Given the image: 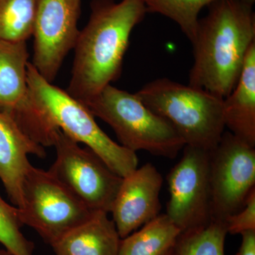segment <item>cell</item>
Here are the masks:
<instances>
[{
	"label": "cell",
	"mask_w": 255,
	"mask_h": 255,
	"mask_svg": "<svg viewBox=\"0 0 255 255\" xmlns=\"http://www.w3.org/2000/svg\"><path fill=\"white\" fill-rule=\"evenodd\" d=\"M255 0H217L199 20L191 42L194 63L190 86L221 99L228 97L241 76L247 54L255 43Z\"/></svg>",
	"instance_id": "obj_1"
},
{
	"label": "cell",
	"mask_w": 255,
	"mask_h": 255,
	"mask_svg": "<svg viewBox=\"0 0 255 255\" xmlns=\"http://www.w3.org/2000/svg\"><path fill=\"white\" fill-rule=\"evenodd\" d=\"M85 27L75 43L66 92L80 102L92 98L122 75L133 28L147 14L143 0H94Z\"/></svg>",
	"instance_id": "obj_2"
},
{
	"label": "cell",
	"mask_w": 255,
	"mask_h": 255,
	"mask_svg": "<svg viewBox=\"0 0 255 255\" xmlns=\"http://www.w3.org/2000/svg\"><path fill=\"white\" fill-rule=\"evenodd\" d=\"M135 95L173 126L186 145L211 150L225 132L223 99L202 89L163 78L146 84Z\"/></svg>",
	"instance_id": "obj_3"
},
{
	"label": "cell",
	"mask_w": 255,
	"mask_h": 255,
	"mask_svg": "<svg viewBox=\"0 0 255 255\" xmlns=\"http://www.w3.org/2000/svg\"><path fill=\"white\" fill-rule=\"evenodd\" d=\"M82 103L94 117L108 124L120 145L128 150L173 159L186 145L173 126L146 107L135 94L109 85Z\"/></svg>",
	"instance_id": "obj_4"
},
{
	"label": "cell",
	"mask_w": 255,
	"mask_h": 255,
	"mask_svg": "<svg viewBox=\"0 0 255 255\" xmlns=\"http://www.w3.org/2000/svg\"><path fill=\"white\" fill-rule=\"evenodd\" d=\"M27 78L32 99L54 127L75 141L85 144L121 177L137 168L136 152L114 141L82 102L45 80L30 62Z\"/></svg>",
	"instance_id": "obj_5"
},
{
	"label": "cell",
	"mask_w": 255,
	"mask_h": 255,
	"mask_svg": "<svg viewBox=\"0 0 255 255\" xmlns=\"http://www.w3.org/2000/svg\"><path fill=\"white\" fill-rule=\"evenodd\" d=\"M22 206L18 209L21 224L31 228L51 246L93 215L50 173L31 166L25 177Z\"/></svg>",
	"instance_id": "obj_6"
},
{
	"label": "cell",
	"mask_w": 255,
	"mask_h": 255,
	"mask_svg": "<svg viewBox=\"0 0 255 255\" xmlns=\"http://www.w3.org/2000/svg\"><path fill=\"white\" fill-rule=\"evenodd\" d=\"M56 157L48 169L79 201L93 212L110 214L123 177L89 147H81L58 129Z\"/></svg>",
	"instance_id": "obj_7"
},
{
	"label": "cell",
	"mask_w": 255,
	"mask_h": 255,
	"mask_svg": "<svg viewBox=\"0 0 255 255\" xmlns=\"http://www.w3.org/2000/svg\"><path fill=\"white\" fill-rule=\"evenodd\" d=\"M255 147L225 130L209 151L212 220L224 222L244 207L255 190Z\"/></svg>",
	"instance_id": "obj_8"
},
{
	"label": "cell",
	"mask_w": 255,
	"mask_h": 255,
	"mask_svg": "<svg viewBox=\"0 0 255 255\" xmlns=\"http://www.w3.org/2000/svg\"><path fill=\"white\" fill-rule=\"evenodd\" d=\"M28 58L26 42L0 40V112L12 117L32 140L50 147L56 130L32 99L28 85Z\"/></svg>",
	"instance_id": "obj_9"
},
{
	"label": "cell",
	"mask_w": 255,
	"mask_h": 255,
	"mask_svg": "<svg viewBox=\"0 0 255 255\" xmlns=\"http://www.w3.org/2000/svg\"><path fill=\"white\" fill-rule=\"evenodd\" d=\"M182 158L167 176L169 200L166 215L181 233L212 221L209 151L185 145Z\"/></svg>",
	"instance_id": "obj_10"
},
{
	"label": "cell",
	"mask_w": 255,
	"mask_h": 255,
	"mask_svg": "<svg viewBox=\"0 0 255 255\" xmlns=\"http://www.w3.org/2000/svg\"><path fill=\"white\" fill-rule=\"evenodd\" d=\"M81 0H39L33 36L31 64L53 83L64 60L73 50L80 33Z\"/></svg>",
	"instance_id": "obj_11"
},
{
	"label": "cell",
	"mask_w": 255,
	"mask_h": 255,
	"mask_svg": "<svg viewBox=\"0 0 255 255\" xmlns=\"http://www.w3.org/2000/svg\"><path fill=\"white\" fill-rule=\"evenodd\" d=\"M162 184V176L151 163L123 177L111 211L122 239L159 216Z\"/></svg>",
	"instance_id": "obj_12"
},
{
	"label": "cell",
	"mask_w": 255,
	"mask_h": 255,
	"mask_svg": "<svg viewBox=\"0 0 255 255\" xmlns=\"http://www.w3.org/2000/svg\"><path fill=\"white\" fill-rule=\"evenodd\" d=\"M44 157V147L28 136L9 114L0 112V180L12 205L22 206L25 177L32 164L28 155Z\"/></svg>",
	"instance_id": "obj_13"
},
{
	"label": "cell",
	"mask_w": 255,
	"mask_h": 255,
	"mask_svg": "<svg viewBox=\"0 0 255 255\" xmlns=\"http://www.w3.org/2000/svg\"><path fill=\"white\" fill-rule=\"evenodd\" d=\"M223 118L228 131L255 147V43L247 54L236 87L223 99Z\"/></svg>",
	"instance_id": "obj_14"
},
{
	"label": "cell",
	"mask_w": 255,
	"mask_h": 255,
	"mask_svg": "<svg viewBox=\"0 0 255 255\" xmlns=\"http://www.w3.org/2000/svg\"><path fill=\"white\" fill-rule=\"evenodd\" d=\"M107 213L92 217L65 234L51 248L56 255H119L121 238Z\"/></svg>",
	"instance_id": "obj_15"
},
{
	"label": "cell",
	"mask_w": 255,
	"mask_h": 255,
	"mask_svg": "<svg viewBox=\"0 0 255 255\" xmlns=\"http://www.w3.org/2000/svg\"><path fill=\"white\" fill-rule=\"evenodd\" d=\"M180 230L165 214L121 241L119 255H164L175 246Z\"/></svg>",
	"instance_id": "obj_16"
},
{
	"label": "cell",
	"mask_w": 255,
	"mask_h": 255,
	"mask_svg": "<svg viewBox=\"0 0 255 255\" xmlns=\"http://www.w3.org/2000/svg\"><path fill=\"white\" fill-rule=\"evenodd\" d=\"M39 0H0V40L26 42L33 36Z\"/></svg>",
	"instance_id": "obj_17"
},
{
	"label": "cell",
	"mask_w": 255,
	"mask_h": 255,
	"mask_svg": "<svg viewBox=\"0 0 255 255\" xmlns=\"http://www.w3.org/2000/svg\"><path fill=\"white\" fill-rule=\"evenodd\" d=\"M226 223L214 221L204 227L179 235L175 248L177 255H226Z\"/></svg>",
	"instance_id": "obj_18"
},
{
	"label": "cell",
	"mask_w": 255,
	"mask_h": 255,
	"mask_svg": "<svg viewBox=\"0 0 255 255\" xmlns=\"http://www.w3.org/2000/svg\"><path fill=\"white\" fill-rule=\"evenodd\" d=\"M147 13H156L174 21L191 42L195 37L199 14L217 0H143Z\"/></svg>",
	"instance_id": "obj_19"
},
{
	"label": "cell",
	"mask_w": 255,
	"mask_h": 255,
	"mask_svg": "<svg viewBox=\"0 0 255 255\" xmlns=\"http://www.w3.org/2000/svg\"><path fill=\"white\" fill-rule=\"evenodd\" d=\"M18 209L0 195V244L11 255H33L34 245L21 231Z\"/></svg>",
	"instance_id": "obj_20"
},
{
	"label": "cell",
	"mask_w": 255,
	"mask_h": 255,
	"mask_svg": "<svg viewBox=\"0 0 255 255\" xmlns=\"http://www.w3.org/2000/svg\"><path fill=\"white\" fill-rule=\"evenodd\" d=\"M228 233L241 235L255 231V189L252 191L244 207L225 220Z\"/></svg>",
	"instance_id": "obj_21"
},
{
	"label": "cell",
	"mask_w": 255,
	"mask_h": 255,
	"mask_svg": "<svg viewBox=\"0 0 255 255\" xmlns=\"http://www.w3.org/2000/svg\"><path fill=\"white\" fill-rule=\"evenodd\" d=\"M242 242L237 255H255V231L242 233Z\"/></svg>",
	"instance_id": "obj_22"
},
{
	"label": "cell",
	"mask_w": 255,
	"mask_h": 255,
	"mask_svg": "<svg viewBox=\"0 0 255 255\" xmlns=\"http://www.w3.org/2000/svg\"><path fill=\"white\" fill-rule=\"evenodd\" d=\"M164 255H177L176 254L175 248H174V246L173 248H171L170 250H169L167 253H165Z\"/></svg>",
	"instance_id": "obj_23"
},
{
	"label": "cell",
	"mask_w": 255,
	"mask_h": 255,
	"mask_svg": "<svg viewBox=\"0 0 255 255\" xmlns=\"http://www.w3.org/2000/svg\"><path fill=\"white\" fill-rule=\"evenodd\" d=\"M0 255H11L9 252L6 251V250H0Z\"/></svg>",
	"instance_id": "obj_24"
}]
</instances>
